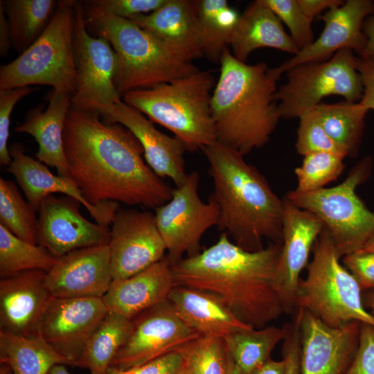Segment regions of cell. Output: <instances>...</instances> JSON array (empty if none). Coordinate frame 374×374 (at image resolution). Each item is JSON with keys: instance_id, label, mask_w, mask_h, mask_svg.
I'll return each mask as SVG.
<instances>
[{"instance_id": "1", "label": "cell", "mask_w": 374, "mask_h": 374, "mask_svg": "<svg viewBox=\"0 0 374 374\" xmlns=\"http://www.w3.org/2000/svg\"><path fill=\"white\" fill-rule=\"evenodd\" d=\"M63 143L69 176L89 204L155 209L170 199L173 189L148 165L138 139L97 111L71 107Z\"/></svg>"}, {"instance_id": "2", "label": "cell", "mask_w": 374, "mask_h": 374, "mask_svg": "<svg viewBox=\"0 0 374 374\" xmlns=\"http://www.w3.org/2000/svg\"><path fill=\"white\" fill-rule=\"evenodd\" d=\"M281 249L271 242L247 251L222 233L210 247L172 265L175 285L211 294L243 323L264 328L286 313L276 283Z\"/></svg>"}, {"instance_id": "3", "label": "cell", "mask_w": 374, "mask_h": 374, "mask_svg": "<svg viewBox=\"0 0 374 374\" xmlns=\"http://www.w3.org/2000/svg\"><path fill=\"white\" fill-rule=\"evenodd\" d=\"M209 163L219 208V230L242 249L256 251L263 240L282 243L283 200L244 155L218 141L202 150Z\"/></svg>"}, {"instance_id": "4", "label": "cell", "mask_w": 374, "mask_h": 374, "mask_svg": "<svg viewBox=\"0 0 374 374\" xmlns=\"http://www.w3.org/2000/svg\"><path fill=\"white\" fill-rule=\"evenodd\" d=\"M211 97L217 141L242 155L263 147L281 118L275 96L276 78L265 62L247 64L229 48Z\"/></svg>"}, {"instance_id": "5", "label": "cell", "mask_w": 374, "mask_h": 374, "mask_svg": "<svg viewBox=\"0 0 374 374\" xmlns=\"http://www.w3.org/2000/svg\"><path fill=\"white\" fill-rule=\"evenodd\" d=\"M87 27L105 38L117 57L114 84L121 97L199 71L172 53L157 38L131 20L107 13L87 1Z\"/></svg>"}, {"instance_id": "6", "label": "cell", "mask_w": 374, "mask_h": 374, "mask_svg": "<svg viewBox=\"0 0 374 374\" xmlns=\"http://www.w3.org/2000/svg\"><path fill=\"white\" fill-rule=\"evenodd\" d=\"M211 71H198L153 87L123 96V101L171 131L190 152L217 141L211 112L215 87Z\"/></svg>"}, {"instance_id": "7", "label": "cell", "mask_w": 374, "mask_h": 374, "mask_svg": "<svg viewBox=\"0 0 374 374\" xmlns=\"http://www.w3.org/2000/svg\"><path fill=\"white\" fill-rule=\"evenodd\" d=\"M312 251L307 276L297 286L294 309L306 310L333 328L353 321L374 326V315L364 304L362 290L340 263L341 258L325 227Z\"/></svg>"}, {"instance_id": "8", "label": "cell", "mask_w": 374, "mask_h": 374, "mask_svg": "<svg viewBox=\"0 0 374 374\" xmlns=\"http://www.w3.org/2000/svg\"><path fill=\"white\" fill-rule=\"evenodd\" d=\"M75 1H59L48 26L26 50L1 66L0 89L48 85L73 96L77 86L73 52Z\"/></svg>"}, {"instance_id": "9", "label": "cell", "mask_w": 374, "mask_h": 374, "mask_svg": "<svg viewBox=\"0 0 374 374\" xmlns=\"http://www.w3.org/2000/svg\"><path fill=\"white\" fill-rule=\"evenodd\" d=\"M371 166V158H364L341 184L310 192L294 189L285 197L323 222L341 258L361 250L374 236V213L356 193L357 186L369 177Z\"/></svg>"}, {"instance_id": "10", "label": "cell", "mask_w": 374, "mask_h": 374, "mask_svg": "<svg viewBox=\"0 0 374 374\" xmlns=\"http://www.w3.org/2000/svg\"><path fill=\"white\" fill-rule=\"evenodd\" d=\"M353 52L342 49L326 61L303 63L287 70V82L278 87L275 96L281 118H299L331 95L359 102L364 89Z\"/></svg>"}, {"instance_id": "11", "label": "cell", "mask_w": 374, "mask_h": 374, "mask_svg": "<svg viewBox=\"0 0 374 374\" xmlns=\"http://www.w3.org/2000/svg\"><path fill=\"white\" fill-rule=\"evenodd\" d=\"M199 182L197 172L188 174L185 181L173 189L170 199L154 209L156 224L172 265L184 254L199 253L202 235L218 223V206L211 197L208 203L201 200Z\"/></svg>"}, {"instance_id": "12", "label": "cell", "mask_w": 374, "mask_h": 374, "mask_svg": "<svg viewBox=\"0 0 374 374\" xmlns=\"http://www.w3.org/2000/svg\"><path fill=\"white\" fill-rule=\"evenodd\" d=\"M73 42L78 78L71 107L96 111L122 100L114 84L116 54L105 38L89 34L82 3L77 1Z\"/></svg>"}, {"instance_id": "13", "label": "cell", "mask_w": 374, "mask_h": 374, "mask_svg": "<svg viewBox=\"0 0 374 374\" xmlns=\"http://www.w3.org/2000/svg\"><path fill=\"white\" fill-rule=\"evenodd\" d=\"M200 337L167 300L132 319L130 334L110 367L121 370L136 368L163 355L183 350Z\"/></svg>"}, {"instance_id": "14", "label": "cell", "mask_w": 374, "mask_h": 374, "mask_svg": "<svg viewBox=\"0 0 374 374\" xmlns=\"http://www.w3.org/2000/svg\"><path fill=\"white\" fill-rule=\"evenodd\" d=\"M111 225L112 281L127 278L166 256V246L152 212L119 208Z\"/></svg>"}, {"instance_id": "15", "label": "cell", "mask_w": 374, "mask_h": 374, "mask_svg": "<svg viewBox=\"0 0 374 374\" xmlns=\"http://www.w3.org/2000/svg\"><path fill=\"white\" fill-rule=\"evenodd\" d=\"M107 312L102 298H53L38 335L70 365L79 366L90 337Z\"/></svg>"}, {"instance_id": "16", "label": "cell", "mask_w": 374, "mask_h": 374, "mask_svg": "<svg viewBox=\"0 0 374 374\" xmlns=\"http://www.w3.org/2000/svg\"><path fill=\"white\" fill-rule=\"evenodd\" d=\"M301 374H346L356 354L360 322L330 327L309 312L298 309Z\"/></svg>"}, {"instance_id": "17", "label": "cell", "mask_w": 374, "mask_h": 374, "mask_svg": "<svg viewBox=\"0 0 374 374\" xmlns=\"http://www.w3.org/2000/svg\"><path fill=\"white\" fill-rule=\"evenodd\" d=\"M80 203L69 196L50 195L41 203L37 218V244L55 258L75 249L108 244L109 227L94 224L80 212Z\"/></svg>"}, {"instance_id": "18", "label": "cell", "mask_w": 374, "mask_h": 374, "mask_svg": "<svg viewBox=\"0 0 374 374\" xmlns=\"http://www.w3.org/2000/svg\"><path fill=\"white\" fill-rule=\"evenodd\" d=\"M373 12L374 1L371 0H348L342 6L326 11L319 17L324 22L319 37L292 58L270 69L271 74L279 79L283 73L296 65L328 60L345 48L352 49L360 55L366 42L363 24Z\"/></svg>"}, {"instance_id": "19", "label": "cell", "mask_w": 374, "mask_h": 374, "mask_svg": "<svg viewBox=\"0 0 374 374\" xmlns=\"http://www.w3.org/2000/svg\"><path fill=\"white\" fill-rule=\"evenodd\" d=\"M112 282L108 244L91 246L56 258L45 283L53 298H103Z\"/></svg>"}, {"instance_id": "20", "label": "cell", "mask_w": 374, "mask_h": 374, "mask_svg": "<svg viewBox=\"0 0 374 374\" xmlns=\"http://www.w3.org/2000/svg\"><path fill=\"white\" fill-rule=\"evenodd\" d=\"M323 229V222L316 215L283 199L282 249L276 283L286 313L294 309L301 273L308 265L310 253Z\"/></svg>"}, {"instance_id": "21", "label": "cell", "mask_w": 374, "mask_h": 374, "mask_svg": "<svg viewBox=\"0 0 374 374\" xmlns=\"http://www.w3.org/2000/svg\"><path fill=\"white\" fill-rule=\"evenodd\" d=\"M96 111L102 118L128 129L142 145L144 158L154 173L170 179L176 187L186 180L184 154L186 148L177 137H170L158 130L152 121L123 100L99 107Z\"/></svg>"}, {"instance_id": "22", "label": "cell", "mask_w": 374, "mask_h": 374, "mask_svg": "<svg viewBox=\"0 0 374 374\" xmlns=\"http://www.w3.org/2000/svg\"><path fill=\"white\" fill-rule=\"evenodd\" d=\"M9 152L12 161L8 171L15 177L27 202L36 211H39L46 197L53 193H62L83 205L97 224L106 227L112 224L119 209L118 203L107 202L99 206H92L71 178L51 173L46 165L27 155L21 143L12 144L9 147Z\"/></svg>"}, {"instance_id": "23", "label": "cell", "mask_w": 374, "mask_h": 374, "mask_svg": "<svg viewBox=\"0 0 374 374\" xmlns=\"http://www.w3.org/2000/svg\"><path fill=\"white\" fill-rule=\"evenodd\" d=\"M42 270H29L0 280V328L20 336L38 335L43 316L53 299Z\"/></svg>"}, {"instance_id": "24", "label": "cell", "mask_w": 374, "mask_h": 374, "mask_svg": "<svg viewBox=\"0 0 374 374\" xmlns=\"http://www.w3.org/2000/svg\"><path fill=\"white\" fill-rule=\"evenodd\" d=\"M197 0H167L150 14L129 20L157 38L172 53L191 62L203 56L197 33Z\"/></svg>"}, {"instance_id": "25", "label": "cell", "mask_w": 374, "mask_h": 374, "mask_svg": "<svg viewBox=\"0 0 374 374\" xmlns=\"http://www.w3.org/2000/svg\"><path fill=\"white\" fill-rule=\"evenodd\" d=\"M175 286L172 264L166 256L127 278L112 281L102 299L109 312L132 319L168 300Z\"/></svg>"}, {"instance_id": "26", "label": "cell", "mask_w": 374, "mask_h": 374, "mask_svg": "<svg viewBox=\"0 0 374 374\" xmlns=\"http://www.w3.org/2000/svg\"><path fill=\"white\" fill-rule=\"evenodd\" d=\"M72 96L53 90L48 105L32 109L15 132L26 133L38 143L36 157L42 163L57 170V175L69 177L64 150L63 134L66 118L71 107ZM70 178V177H69Z\"/></svg>"}, {"instance_id": "27", "label": "cell", "mask_w": 374, "mask_h": 374, "mask_svg": "<svg viewBox=\"0 0 374 374\" xmlns=\"http://www.w3.org/2000/svg\"><path fill=\"white\" fill-rule=\"evenodd\" d=\"M168 300L184 323L202 337L224 338L240 330L253 328L238 319L211 294L175 286Z\"/></svg>"}, {"instance_id": "28", "label": "cell", "mask_w": 374, "mask_h": 374, "mask_svg": "<svg viewBox=\"0 0 374 374\" xmlns=\"http://www.w3.org/2000/svg\"><path fill=\"white\" fill-rule=\"evenodd\" d=\"M230 46L233 55L242 62L260 48H273L294 55L300 51L285 33L280 20L262 0L251 3L240 15Z\"/></svg>"}, {"instance_id": "29", "label": "cell", "mask_w": 374, "mask_h": 374, "mask_svg": "<svg viewBox=\"0 0 374 374\" xmlns=\"http://www.w3.org/2000/svg\"><path fill=\"white\" fill-rule=\"evenodd\" d=\"M0 362L8 364L12 374H48L55 364L70 365L39 335L20 336L1 330Z\"/></svg>"}, {"instance_id": "30", "label": "cell", "mask_w": 374, "mask_h": 374, "mask_svg": "<svg viewBox=\"0 0 374 374\" xmlns=\"http://www.w3.org/2000/svg\"><path fill=\"white\" fill-rule=\"evenodd\" d=\"M240 15L226 0H198L197 33L203 56L220 62Z\"/></svg>"}, {"instance_id": "31", "label": "cell", "mask_w": 374, "mask_h": 374, "mask_svg": "<svg viewBox=\"0 0 374 374\" xmlns=\"http://www.w3.org/2000/svg\"><path fill=\"white\" fill-rule=\"evenodd\" d=\"M54 0L0 1L10 26L12 46L20 54L45 30L56 10Z\"/></svg>"}, {"instance_id": "32", "label": "cell", "mask_w": 374, "mask_h": 374, "mask_svg": "<svg viewBox=\"0 0 374 374\" xmlns=\"http://www.w3.org/2000/svg\"><path fill=\"white\" fill-rule=\"evenodd\" d=\"M131 328L132 319L108 311L90 337L79 367L89 369L91 374H106Z\"/></svg>"}, {"instance_id": "33", "label": "cell", "mask_w": 374, "mask_h": 374, "mask_svg": "<svg viewBox=\"0 0 374 374\" xmlns=\"http://www.w3.org/2000/svg\"><path fill=\"white\" fill-rule=\"evenodd\" d=\"M328 135L347 154L358 152L368 112L359 102L320 103L314 107Z\"/></svg>"}, {"instance_id": "34", "label": "cell", "mask_w": 374, "mask_h": 374, "mask_svg": "<svg viewBox=\"0 0 374 374\" xmlns=\"http://www.w3.org/2000/svg\"><path fill=\"white\" fill-rule=\"evenodd\" d=\"M284 326L240 330L223 338L231 358L242 374H251L268 359L275 346L285 339Z\"/></svg>"}, {"instance_id": "35", "label": "cell", "mask_w": 374, "mask_h": 374, "mask_svg": "<svg viewBox=\"0 0 374 374\" xmlns=\"http://www.w3.org/2000/svg\"><path fill=\"white\" fill-rule=\"evenodd\" d=\"M56 258L38 244L17 237L0 225L1 278L29 270L48 272Z\"/></svg>"}, {"instance_id": "36", "label": "cell", "mask_w": 374, "mask_h": 374, "mask_svg": "<svg viewBox=\"0 0 374 374\" xmlns=\"http://www.w3.org/2000/svg\"><path fill=\"white\" fill-rule=\"evenodd\" d=\"M36 212L14 182L0 178V225L20 239L37 244Z\"/></svg>"}, {"instance_id": "37", "label": "cell", "mask_w": 374, "mask_h": 374, "mask_svg": "<svg viewBox=\"0 0 374 374\" xmlns=\"http://www.w3.org/2000/svg\"><path fill=\"white\" fill-rule=\"evenodd\" d=\"M345 157L329 152H319L304 156L301 165L295 168L296 190L310 192L324 188L336 179L344 169Z\"/></svg>"}, {"instance_id": "38", "label": "cell", "mask_w": 374, "mask_h": 374, "mask_svg": "<svg viewBox=\"0 0 374 374\" xmlns=\"http://www.w3.org/2000/svg\"><path fill=\"white\" fill-rule=\"evenodd\" d=\"M183 351L188 374H226L229 353L223 338L202 337Z\"/></svg>"}, {"instance_id": "39", "label": "cell", "mask_w": 374, "mask_h": 374, "mask_svg": "<svg viewBox=\"0 0 374 374\" xmlns=\"http://www.w3.org/2000/svg\"><path fill=\"white\" fill-rule=\"evenodd\" d=\"M297 139L295 144L298 154L303 157L309 154L329 152L347 156L326 132L315 109L302 113L299 116Z\"/></svg>"}, {"instance_id": "40", "label": "cell", "mask_w": 374, "mask_h": 374, "mask_svg": "<svg viewBox=\"0 0 374 374\" xmlns=\"http://www.w3.org/2000/svg\"><path fill=\"white\" fill-rule=\"evenodd\" d=\"M289 28L299 50L314 42L312 21L304 14L297 0H262Z\"/></svg>"}, {"instance_id": "41", "label": "cell", "mask_w": 374, "mask_h": 374, "mask_svg": "<svg viewBox=\"0 0 374 374\" xmlns=\"http://www.w3.org/2000/svg\"><path fill=\"white\" fill-rule=\"evenodd\" d=\"M35 88L30 87L0 89V163L9 166L12 161L8 141L10 133V118L15 105Z\"/></svg>"}, {"instance_id": "42", "label": "cell", "mask_w": 374, "mask_h": 374, "mask_svg": "<svg viewBox=\"0 0 374 374\" xmlns=\"http://www.w3.org/2000/svg\"><path fill=\"white\" fill-rule=\"evenodd\" d=\"M167 0H93L88 1L104 12L114 16L129 19L140 15L154 12Z\"/></svg>"}, {"instance_id": "43", "label": "cell", "mask_w": 374, "mask_h": 374, "mask_svg": "<svg viewBox=\"0 0 374 374\" xmlns=\"http://www.w3.org/2000/svg\"><path fill=\"white\" fill-rule=\"evenodd\" d=\"M346 374H374V326L360 324L359 345Z\"/></svg>"}, {"instance_id": "44", "label": "cell", "mask_w": 374, "mask_h": 374, "mask_svg": "<svg viewBox=\"0 0 374 374\" xmlns=\"http://www.w3.org/2000/svg\"><path fill=\"white\" fill-rule=\"evenodd\" d=\"M342 261L362 290H374V252L358 251L344 256Z\"/></svg>"}, {"instance_id": "45", "label": "cell", "mask_w": 374, "mask_h": 374, "mask_svg": "<svg viewBox=\"0 0 374 374\" xmlns=\"http://www.w3.org/2000/svg\"><path fill=\"white\" fill-rule=\"evenodd\" d=\"M286 335L283 339V358L286 362V374H301V337L296 319L284 325Z\"/></svg>"}, {"instance_id": "46", "label": "cell", "mask_w": 374, "mask_h": 374, "mask_svg": "<svg viewBox=\"0 0 374 374\" xmlns=\"http://www.w3.org/2000/svg\"><path fill=\"white\" fill-rule=\"evenodd\" d=\"M355 62L364 89L359 103L368 111L374 110V53L356 57Z\"/></svg>"}, {"instance_id": "47", "label": "cell", "mask_w": 374, "mask_h": 374, "mask_svg": "<svg viewBox=\"0 0 374 374\" xmlns=\"http://www.w3.org/2000/svg\"><path fill=\"white\" fill-rule=\"evenodd\" d=\"M304 14L312 21L323 10L342 6L345 1L341 0H297Z\"/></svg>"}, {"instance_id": "48", "label": "cell", "mask_w": 374, "mask_h": 374, "mask_svg": "<svg viewBox=\"0 0 374 374\" xmlns=\"http://www.w3.org/2000/svg\"><path fill=\"white\" fill-rule=\"evenodd\" d=\"M12 46L10 26L6 14L0 5V55L6 56Z\"/></svg>"}, {"instance_id": "49", "label": "cell", "mask_w": 374, "mask_h": 374, "mask_svg": "<svg viewBox=\"0 0 374 374\" xmlns=\"http://www.w3.org/2000/svg\"><path fill=\"white\" fill-rule=\"evenodd\" d=\"M362 30L366 37V42L365 48L359 56L374 53V12L365 19Z\"/></svg>"}, {"instance_id": "50", "label": "cell", "mask_w": 374, "mask_h": 374, "mask_svg": "<svg viewBox=\"0 0 374 374\" xmlns=\"http://www.w3.org/2000/svg\"><path fill=\"white\" fill-rule=\"evenodd\" d=\"M251 374H286L285 360L283 358L276 361L270 358Z\"/></svg>"}, {"instance_id": "51", "label": "cell", "mask_w": 374, "mask_h": 374, "mask_svg": "<svg viewBox=\"0 0 374 374\" xmlns=\"http://www.w3.org/2000/svg\"><path fill=\"white\" fill-rule=\"evenodd\" d=\"M362 296L365 307L374 315V290H366V294Z\"/></svg>"}, {"instance_id": "52", "label": "cell", "mask_w": 374, "mask_h": 374, "mask_svg": "<svg viewBox=\"0 0 374 374\" xmlns=\"http://www.w3.org/2000/svg\"><path fill=\"white\" fill-rule=\"evenodd\" d=\"M229 353V352H228ZM226 374H242L229 353Z\"/></svg>"}, {"instance_id": "53", "label": "cell", "mask_w": 374, "mask_h": 374, "mask_svg": "<svg viewBox=\"0 0 374 374\" xmlns=\"http://www.w3.org/2000/svg\"><path fill=\"white\" fill-rule=\"evenodd\" d=\"M48 374H71L68 372L65 364H57L54 365L48 371Z\"/></svg>"}, {"instance_id": "54", "label": "cell", "mask_w": 374, "mask_h": 374, "mask_svg": "<svg viewBox=\"0 0 374 374\" xmlns=\"http://www.w3.org/2000/svg\"><path fill=\"white\" fill-rule=\"evenodd\" d=\"M359 251H368V252H374V236L371 238L364 247Z\"/></svg>"}, {"instance_id": "55", "label": "cell", "mask_w": 374, "mask_h": 374, "mask_svg": "<svg viewBox=\"0 0 374 374\" xmlns=\"http://www.w3.org/2000/svg\"><path fill=\"white\" fill-rule=\"evenodd\" d=\"M177 374H188L184 366L183 365L181 370Z\"/></svg>"}]
</instances>
